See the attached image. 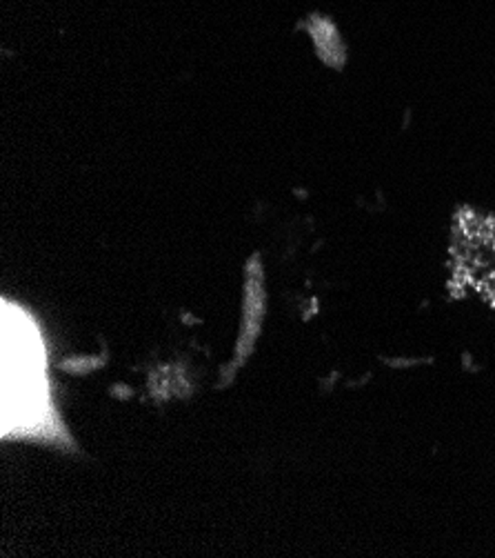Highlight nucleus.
<instances>
[{
    "label": "nucleus",
    "instance_id": "1",
    "mask_svg": "<svg viewBox=\"0 0 495 558\" xmlns=\"http://www.w3.org/2000/svg\"><path fill=\"white\" fill-rule=\"evenodd\" d=\"M42 343L32 321L3 305V434H38L49 427Z\"/></svg>",
    "mask_w": 495,
    "mask_h": 558
}]
</instances>
